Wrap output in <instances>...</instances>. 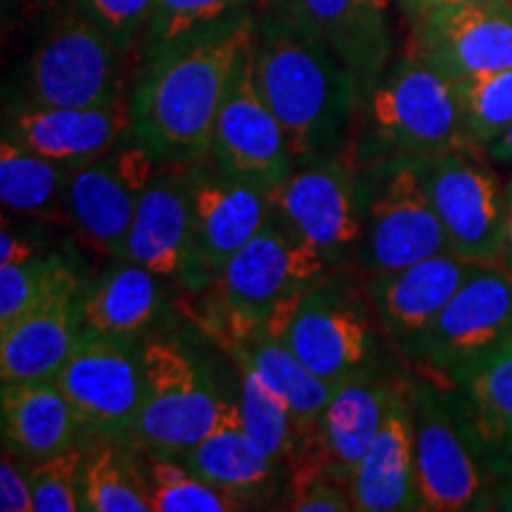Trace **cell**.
Listing matches in <instances>:
<instances>
[{"label":"cell","instance_id":"6da1fadb","mask_svg":"<svg viewBox=\"0 0 512 512\" xmlns=\"http://www.w3.org/2000/svg\"><path fill=\"white\" fill-rule=\"evenodd\" d=\"M252 62L294 164L349 150L363 107L361 88L290 0L259 3Z\"/></svg>","mask_w":512,"mask_h":512},{"label":"cell","instance_id":"7a4b0ae2","mask_svg":"<svg viewBox=\"0 0 512 512\" xmlns=\"http://www.w3.org/2000/svg\"><path fill=\"white\" fill-rule=\"evenodd\" d=\"M254 24L256 8L240 10L140 57L128 117L133 138L159 164L211 157L216 114Z\"/></svg>","mask_w":512,"mask_h":512},{"label":"cell","instance_id":"3957f363","mask_svg":"<svg viewBox=\"0 0 512 512\" xmlns=\"http://www.w3.org/2000/svg\"><path fill=\"white\" fill-rule=\"evenodd\" d=\"M328 271L311 247L268 216L209 285V328L221 347L254 335L283 337L299 299Z\"/></svg>","mask_w":512,"mask_h":512},{"label":"cell","instance_id":"277c9868","mask_svg":"<svg viewBox=\"0 0 512 512\" xmlns=\"http://www.w3.org/2000/svg\"><path fill=\"white\" fill-rule=\"evenodd\" d=\"M472 145L465 136L456 86L406 50L363 100L354 131L358 164L375 159H430Z\"/></svg>","mask_w":512,"mask_h":512},{"label":"cell","instance_id":"5b68a950","mask_svg":"<svg viewBox=\"0 0 512 512\" xmlns=\"http://www.w3.org/2000/svg\"><path fill=\"white\" fill-rule=\"evenodd\" d=\"M117 43L72 0L41 17V29L17 74L12 100L43 107H110L124 102Z\"/></svg>","mask_w":512,"mask_h":512},{"label":"cell","instance_id":"8992f818","mask_svg":"<svg viewBox=\"0 0 512 512\" xmlns=\"http://www.w3.org/2000/svg\"><path fill=\"white\" fill-rule=\"evenodd\" d=\"M382 335L368 290L335 268L304 292L280 339L313 375L339 387L382 377Z\"/></svg>","mask_w":512,"mask_h":512},{"label":"cell","instance_id":"52a82bcc","mask_svg":"<svg viewBox=\"0 0 512 512\" xmlns=\"http://www.w3.org/2000/svg\"><path fill=\"white\" fill-rule=\"evenodd\" d=\"M363 238L356 264L366 278L399 271L448 252L444 228L425 183V159L358 164Z\"/></svg>","mask_w":512,"mask_h":512},{"label":"cell","instance_id":"ba28073f","mask_svg":"<svg viewBox=\"0 0 512 512\" xmlns=\"http://www.w3.org/2000/svg\"><path fill=\"white\" fill-rule=\"evenodd\" d=\"M145 394L131 444L150 456L183 458L219 427L233 401L214 375L176 339L143 342Z\"/></svg>","mask_w":512,"mask_h":512},{"label":"cell","instance_id":"9c48e42d","mask_svg":"<svg viewBox=\"0 0 512 512\" xmlns=\"http://www.w3.org/2000/svg\"><path fill=\"white\" fill-rule=\"evenodd\" d=\"M354 147L294 164L271 192V216L311 247L330 271L356 264L363 238L361 183Z\"/></svg>","mask_w":512,"mask_h":512},{"label":"cell","instance_id":"30bf717a","mask_svg":"<svg viewBox=\"0 0 512 512\" xmlns=\"http://www.w3.org/2000/svg\"><path fill=\"white\" fill-rule=\"evenodd\" d=\"M420 510H489L491 475L441 384L408 380Z\"/></svg>","mask_w":512,"mask_h":512},{"label":"cell","instance_id":"8fae6325","mask_svg":"<svg viewBox=\"0 0 512 512\" xmlns=\"http://www.w3.org/2000/svg\"><path fill=\"white\" fill-rule=\"evenodd\" d=\"M81 430V446L131 441L145 394L143 342L86 335L55 377Z\"/></svg>","mask_w":512,"mask_h":512},{"label":"cell","instance_id":"7c38bea8","mask_svg":"<svg viewBox=\"0 0 512 512\" xmlns=\"http://www.w3.org/2000/svg\"><path fill=\"white\" fill-rule=\"evenodd\" d=\"M425 183L448 252L477 266H501L505 185L484 147L463 145L425 159Z\"/></svg>","mask_w":512,"mask_h":512},{"label":"cell","instance_id":"4fadbf2b","mask_svg":"<svg viewBox=\"0 0 512 512\" xmlns=\"http://www.w3.org/2000/svg\"><path fill=\"white\" fill-rule=\"evenodd\" d=\"M159 166L133 133L107 155L69 171L64 221L98 254L121 259L140 195Z\"/></svg>","mask_w":512,"mask_h":512},{"label":"cell","instance_id":"5bb4252c","mask_svg":"<svg viewBox=\"0 0 512 512\" xmlns=\"http://www.w3.org/2000/svg\"><path fill=\"white\" fill-rule=\"evenodd\" d=\"M512 339V275L477 266L422 337L413 366L446 387L460 370Z\"/></svg>","mask_w":512,"mask_h":512},{"label":"cell","instance_id":"9a60e30c","mask_svg":"<svg viewBox=\"0 0 512 512\" xmlns=\"http://www.w3.org/2000/svg\"><path fill=\"white\" fill-rule=\"evenodd\" d=\"M211 162L228 176L266 192L278 188L294 169L283 126L256 86L252 38L240 50L216 114Z\"/></svg>","mask_w":512,"mask_h":512},{"label":"cell","instance_id":"2e32d148","mask_svg":"<svg viewBox=\"0 0 512 512\" xmlns=\"http://www.w3.org/2000/svg\"><path fill=\"white\" fill-rule=\"evenodd\" d=\"M271 216V192L228 176L209 159L192 164V292L209 290Z\"/></svg>","mask_w":512,"mask_h":512},{"label":"cell","instance_id":"e0dca14e","mask_svg":"<svg viewBox=\"0 0 512 512\" xmlns=\"http://www.w3.org/2000/svg\"><path fill=\"white\" fill-rule=\"evenodd\" d=\"M408 50L446 79L512 67V10L505 5H432L411 22Z\"/></svg>","mask_w":512,"mask_h":512},{"label":"cell","instance_id":"ac0fdd59","mask_svg":"<svg viewBox=\"0 0 512 512\" xmlns=\"http://www.w3.org/2000/svg\"><path fill=\"white\" fill-rule=\"evenodd\" d=\"M121 259L192 290V164H159L140 195Z\"/></svg>","mask_w":512,"mask_h":512},{"label":"cell","instance_id":"d6986e66","mask_svg":"<svg viewBox=\"0 0 512 512\" xmlns=\"http://www.w3.org/2000/svg\"><path fill=\"white\" fill-rule=\"evenodd\" d=\"M475 268L477 264L456 254L441 252L399 271L368 278L366 290L384 337L406 361L413 363L422 337Z\"/></svg>","mask_w":512,"mask_h":512},{"label":"cell","instance_id":"ffe728a7","mask_svg":"<svg viewBox=\"0 0 512 512\" xmlns=\"http://www.w3.org/2000/svg\"><path fill=\"white\" fill-rule=\"evenodd\" d=\"M128 133V100L110 107H43L10 100L3 112V136L69 171L107 155Z\"/></svg>","mask_w":512,"mask_h":512},{"label":"cell","instance_id":"44dd1931","mask_svg":"<svg viewBox=\"0 0 512 512\" xmlns=\"http://www.w3.org/2000/svg\"><path fill=\"white\" fill-rule=\"evenodd\" d=\"M81 290L76 275L8 328H0V380H55L81 337Z\"/></svg>","mask_w":512,"mask_h":512},{"label":"cell","instance_id":"7402d4cb","mask_svg":"<svg viewBox=\"0 0 512 512\" xmlns=\"http://www.w3.org/2000/svg\"><path fill=\"white\" fill-rule=\"evenodd\" d=\"M306 24L354 74L363 100L394 55V0H290Z\"/></svg>","mask_w":512,"mask_h":512},{"label":"cell","instance_id":"603a6c76","mask_svg":"<svg viewBox=\"0 0 512 512\" xmlns=\"http://www.w3.org/2000/svg\"><path fill=\"white\" fill-rule=\"evenodd\" d=\"M446 394L475 441L491 482L512 470V339L470 363Z\"/></svg>","mask_w":512,"mask_h":512},{"label":"cell","instance_id":"cb8c5ba5","mask_svg":"<svg viewBox=\"0 0 512 512\" xmlns=\"http://www.w3.org/2000/svg\"><path fill=\"white\" fill-rule=\"evenodd\" d=\"M349 494L358 512L420 510L408 380L396 384L380 432L351 477Z\"/></svg>","mask_w":512,"mask_h":512},{"label":"cell","instance_id":"d4e9b609","mask_svg":"<svg viewBox=\"0 0 512 512\" xmlns=\"http://www.w3.org/2000/svg\"><path fill=\"white\" fill-rule=\"evenodd\" d=\"M399 380L370 377L339 384L332 392L316 437L302 456L349 489L358 463L373 446ZM294 458V460H297Z\"/></svg>","mask_w":512,"mask_h":512},{"label":"cell","instance_id":"484cf974","mask_svg":"<svg viewBox=\"0 0 512 512\" xmlns=\"http://www.w3.org/2000/svg\"><path fill=\"white\" fill-rule=\"evenodd\" d=\"M178 460L192 475L240 501L245 508L273 498L280 489V477L287 475V467L273 460L249 437L242 425L238 401H233L214 432Z\"/></svg>","mask_w":512,"mask_h":512},{"label":"cell","instance_id":"4316f807","mask_svg":"<svg viewBox=\"0 0 512 512\" xmlns=\"http://www.w3.org/2000/svg\"><path fill=\"white\" fill-rule=\"evenodd\" d=\"M0 437L3 451L22 463H38L81 446L79 422L55 380L3 382Z\"/></svg>","mask_w":512,"mask_h":512},{"label":"cell","instance_id":"83f0119b","mask_svg":"<svg viewBox=\"0 0 512 512\" xmlns=\"http://www.w3.org/2000/svg\"><path fill=\"white\" fill-rule=\"evenodd\" d=\"M159 275L128 259H112L81 290V332L145 342L164 313Z\"/></svg>","mask_w":512,"mask_h":512},{"label":"cell","instance_id":"f1b7e54d","mask_svg":"<svg viewBox=\"0 0 512 512\" xmlns=\"http://www.w3.org/2000/svg\"><path fill=\"white\" fill-rule=\"evenodd\" d=\"M223 349L233 358V363L252 368L268 387L283 396L287 406H290L294 427H297L299 434L297 456H302L306 448L311 446L313 437H316L318 425L323 420V413L328 408L335 387H330L328 382L313 375L280 337L254 335L242 339V342L226 344Z\"/></svg>","mask_w":512,"mask_h":512},{"label":"cell","instance_id":"f546056e","mask_svg":"<svg viewBox=\"0 0 512 512\" xmlns=\"http://www.w3.org/2000/svg\"><path fill=\"white\" fill-rule=\"evenodd\" d=\"M81 510L152 512L143 451L131 441H95L81 467Z\"/></svg>","mask_w":512,"mask_h":512},{"label":"cell","instance_id":"4dcf8cb0","mask_svg":"<svg viewBox=\"0 0 512 512\" xmlns=\"http://www.w3.org/2000/svg\"><path fill=\"white\" fill-rule=\"evenodd\" d=\"M69 169L50 162L17 140H0V202L12 216L64 219V185Z\"/></svg>","mask_w":512,"mask_h":512},{"label":"cell","instance_id":"1f68e13d","mask_svg":"<svg viewBox=\"0 0 512 512\" xmlns=\"http://www.w3.org/2000/svg\"><path fill=\"white\" fill-rule=\"evenodd\" d=\"M235 370L240 375L238 408L242 425L268 456L287 467L299 451V434L290 406L252 368L235 363Z\"/></svg>","mask_w":512,"mask_h":512},{"label":"cell","instance_id":"d6a6232c","mask_svg":"<svg viewBox=\"0 0 512 512\" xmlns=\"http://www.w3.org/2000/svg\"><path fill=\"white\" fill-rule=\"evenodd\" d=\"M152 512H235L247 510L235 498L192 475L178 458L150 456L143 451Z\"/></svg>","mask_w":512,"mask_h":512},{"label":"cell","instance_id":"836d02e7","mask_svg":"<svg viewBox=\"0 0 512 512\" xmlns=\"http://www.w3.org/2000/svg\"><path fill=\"white\" fill-rule=\"evenodd\" d=\"M76 275L72 261L62 254L38 252L0 264V328H8Z\"/></svg>","mask_w":512,"mask_h":512},{"label":"cell","instance_id":"e575fe53","mask_svg":"<svg viewBox=\"0 0 512 512\" xmlns=\"http://www.w3.org/2000/svg\"><path fill=\"white\" fill-rule=\"evenodd\" d=\"M453 86L467 140L486 150L512 126V67L453 81Z\"/></svg>","mask_w":512,"mask_h":512},{"label":"cell","instance_id":"d590c367","mask_svg":"<svg viewBox=\"0 0 512 512\" xmlns=\"http://www.w3.org/2000/svg\"><path fill=\"white\" fill-rule=\"evenodd\" d=\"M259 3L261 0H155L140 57L155 53V50L169 46V43L192 34V31L221 22L235 12L259 8Z\"/></svg>","mask_w":512,"mask_h":512},{"label":"cell","instance_id":"8d00e7d4","mask_svg":"<svg viewBox=\"0 0 512 512\" xmlns=\"http://www.w3.org/2000/svg\"><path fill=\"white\" fill-rule=\"evenodd\" d=\"M83 458H86V446H74L53 458L24 463L34 494V512L81 510Z\"/></svg>","mask_w":512,"mask_h":512},{"label":"cell","instance_id":"74e56055","mask_svg":"<svg viewBox=\"0 0 512 512\" xmlns=\"http://www.w3.org/2000/svg\"><path fill=\"white\" fill-rule=\"evenodd\" d=\"M283 508L294 512H349L354 510V503L347 486L325 475L311 460L297 458L287 465Z\"/></svg>","mask_w":512,"mask_h":512},{"label":"cell","instance_id":"f35d334b","mask_svg":"<svg viewBox=\"0 0 512 512\" xmlns=\"http://www.w3.org/2000/svg\"><path fill=\"white\" fill-rule=\"evenodd\" d=\"M83 15L112 36L121 53H131L145 36L155 0H72Z\"/></svg>","mask_w":512,"mask_h":512},{"label":"cell","instance_id":"ab89813d","mask_svg":"<svg viewBox=\"0 0 512 512\" xmlns=\"http://www.w3.org/2000/svg\"><path fill=\"white\" fill-rule=\"evenodd\" d=\"M0 510L34 512V494H31L27 465L5 451L0 460Z\"/></svg>","mask_w":512,"mask_h":512},{"label":"cell","instance_id":"60d3db41","mask_svg":"<svg viewBox=\"0 0 512 512\" xmlns=\"http://www.w3.org/2000/svg\"><path fill=\"white\" fill-rule=\"evenodd\" d=\"M60 0H3L5 15H24V17H43L53 10Z\"/></svg>","mask_w":512,"mask_h":512},{"label":"cell","instance_id":"b9f144b4","mask_svg":"<svg viewBox=\"0 0 512 512\" xmlns=\"http://www.w3.org/2000/svg\"><path fill=\"white\" fill-rule=\"evenodd\" d=\"M489 510L512 512V470L505 472V475H501V477H496L494 482H491Z\"/></svg>","mask_w":512,"mask_h":512},{"label":"cell","instance_id":"7bdbcfd3","mask_svg":"<svg viewBox=\"0 0 512 512\" xmlns=\"http://www.w3.org/2000/svg\"><path fill=\"white\" fill-rule=\"evenodd\" d=\"M501 268L512 275V178L505 183V240Z\"/></svg>","mask_w":512,"mask_h":512},{"label":"cell","instance_id":"ee69618b","mask_svg":"<svg viewBox=\"0 0 512 512\" xmlns=\"http://www.w3.org/2000/svg\"><path fill=\"white\" fill-rule=\"evenodd\" d=\"M486 152H489L491 162H501V164L512 166V126L503 133L501 138H496L494 143L486 147Z\"/></svg>","mask_w":512,"mask_h":512},{"label":"cell","instance_id":"f6af8a7d","mask_svg":"<svg viewBox=\"0 0 512 512\" xmlns=\"http://www.w3.org/2000/svg\"><path fill=\"white\" fill-rule=\"evenodd\" d=\"M394 3L399 5L401 15L408 19V24H411L415 17H420L422 12L427 10V5H430V0H394Z\"/></svg>","mask_w":512,"mask_h":512},{"label":"cell","instance_id":"bcb514c9","mask_svg":"<svg viewBox=\"0 0 512 512\" xmlns=\"http://www.w3.org/2000/svg\"><path fill=\"white\" fill-rule=\"evenodd\" d=\"M432 5H505L508 8V0H430L427 8Z\"/></svg>","mask_w":512,"mask_h":512},{"label":"cell","instance_id":"7dc6e473","mask_svg":"<svg viewBox=\"0 0 512 512\" xmlns=\"http://www.w3.org/2000/svg\"><path fill=\"white\" fill-rule=\"evenodd\" d=\"M508 8H510V10H512V0H508Z\"/></svg>","mask_w":512,"mask_h":512}]
</instances>
